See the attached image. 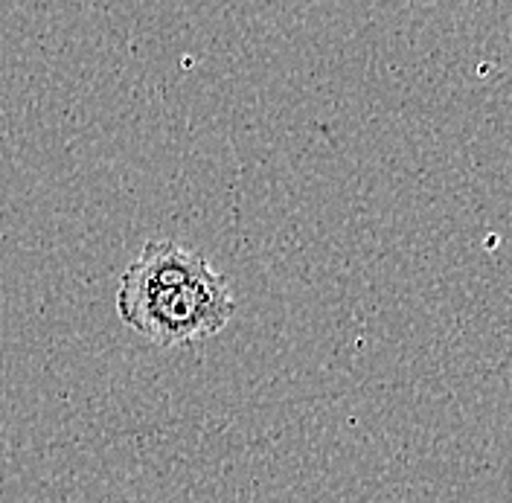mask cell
<instances>
[{"instance_id":"obj_1","label":"cell","mask_w":512,"mask_h":503,"mask_svg":"<svg viewBox=\"0 0 512 503\" xmlns=\"http://www.w3.org/2000/svg\"><path fill=\"white\" fill-rule=\"evenodd\" d=\"M117 315L152 346L175 349L219 335L236 315V294L207 256L149 239L120 277Z\"/></svg>"}]
</instances>
